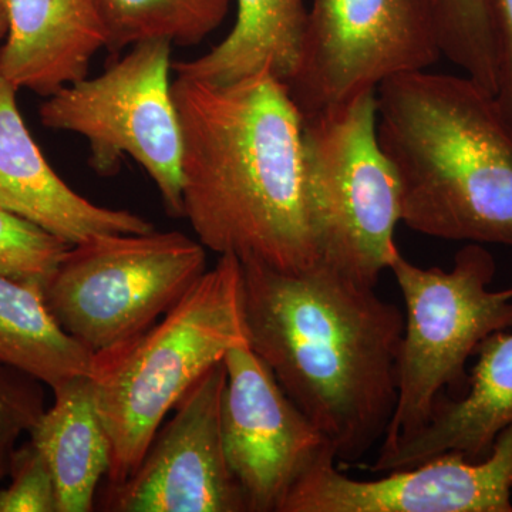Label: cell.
<instances>
[{
    "mask_svg": "<svg viewBox=\"0 0 512 512\" xmlns=\"http://www.w3.org/2000/svg\"><path fill=\"white\" fill-rule=\"evenodd\" d=\"M241 265L249 348L325 434L336 461L362 460L396 407L404 313L320 261L301 271Z\"/></svg>",
    "mask_w": 512,
    "mask_h": 512,
    "instance_id": "1",
    "label": "cell"
},
{
    "mask_svg": "<svg viewBox=\"0 0 512 512\" xmlns=\"http://www.w3.org/2000/svg\"><path fill=\"white\" fill-rule=\"evenodd\" d=\"M184 218L198 241L278 271L319 262L303 188V116L271 73L215 84L177 76Z\"/></svg>",
    "mask_w": 512,
    "mask_h": 512,
    "instance_id": "2",
    "label": "cell"
},
{
    "mask_svg": "<svg viewBox=\"0 0 512 512\" xmlns=\"http://www.w3.org/2000/svg\"><path fill=\"white\" fill-rule=\"evenodd\" d=\"M377 140L402 222L427 237L512 247V131L468 76L397 74L376 90Z\"/></svg>",
    "mask_w": 512,
    "mask_h": 512,
    "instance_id": "3",
    "label": "cell"
},
{
    "mask_svg": "<svg viewBox=\"0 0 512 512\" xmlns=\"http://www.w3.org/2000/svg\"><path fill=\"white\" fill-rule=\"evenodd\" d=\"M242 346H249L242 265L227 254L146 332L93 356L89 376L110 443L107 487L136 471L178 400Z\"/></svg>",
    "mask_w": 512,
    "mask_h": 512,
    "instance_id": "4",
    "label": "cell"
},
{
    "mask_svg": "<svg viewBox=\"0 0 512 512\" xmlns=\"http://www.w3.org/2000/svg\"><path fill=\"white\" fill-rule=\"evenodd\" d=\"M389 271L402 292L404 329L397 403L379 453L419 433L444 393H463L467 360L488 336L512 328V288H490L497 265L484 245H464L450 269L421 268L397 248Z\"/></svg>",
    "mask_w": 512,
    "mask_h": 512,
    "instance_id": "5",
    "label": "cell"
},
{
    "mask_svg": "<svg viewBox=\"0 0 512 512\" xmlns=\"http://www.w3.org/2000/svg\"><path fill=\"white\" fill-rule=\"evenodd\" d=\"M303 188L319 261L376 288L397 249L400 185L377 140L376 90L303 117Z\"/></svg>",
    "mask_w": 512,
    "mask_h": 512,
    "instance_id": "6",
    "label": "cell"
},
{
    "mask_svg": "<svg viewBox=\"0 0 512 512\" xmlns=\"http://www.w3.org/2000/svg\"><path fill=\"white\" fill-rule=\"evenodd\" d=\"M205 272L204 245L181 232L97 235L67 249L42 293L94 356L146 332Z\"/></svg>",
    "mask_w": 512,
    "mask_h": 512,
    "instance_id": "7",
    "label": "cell"
},
{
    "mask_svg": "<svg viewBox=\"0 0 512 512\" xmlns=\"http://www.w3.org/2000/svg\"><path fill=\"white\" fill-rule=\"evenodd\" d=\"M173 45L164 40L130 47L93 79L67 84L40 106L49 130L83 137L90 165L117 173L124 157L150 175L171 217H184L181 194L183 133L173 96Z\"/></svg>",
    "mask_w": 512,
    "mask_h": 512,
    "instance_id": "8",
    "label": "cell"
},
{
    "mask_svg": "<svg viewBox=\"0 0 512 512\" xmlns=\"http://www.w3.org/2000/svg\"><path fill=\"white\" fill-rule=\"evenodd\" d=\"M436 0H312L286 86L303 117L441 59Z\"/></svg>",
    "mask_w": 512,
    "mask_h": 512,
    "instance_id": "9",
    "label": "cell"
},
{
    "mask_svg": "<svg viewBox=\"0 0 512 512\" xmlns=\"http://www.w3.org/2000/svg\"><path fill=\"white\" fill-rule=\"evenodd\" d=\"M224 363L221 427L229 468L248 512H281L296 481L335 453L254 350H229Z\"/></svg>",
    "mask_w": 512,
    "mask_h": 512,
    "instance_id": "10",
    "label": "cell"
},
{
    "mask_svg": "<svg viewBox=\"0 0 512 512\" xmlns=\"http://www.w3.org/2000/svg\"><path fill=\"white\" fill-rule=\"evenodd\" d=\"M224 359L215 363L175 404L136 471L107 487L104 510L114 512H248L222 440Z\"/></svg>",
    "mask_w": 512,
    "mask_h": 512,
    "instance_id": "11",
    "label": "cell"
},
{
    "mask_svg": "<svg viewBox=\"0 0 512 512\" xmlns=\"http://www.w3.org/2000/svg\"><path fill=\"white\" fill-rule=\"evenodd\" d=\"M362 481L328 454L293 485L281 512H512V426L483 460L458 451Z\"/></svg>",
    "mask_w": 512,
    "mask_h": 512,
    "instance_id": "12",
    "label": "cell"
},
{
    "mask_svg": "<svg viewBox=\"0 0 512 512\" xmlns=\"http://www.w3.org/2000/svg\"><path fill=\"white\" fill-rule=\"evenodd\" d=\"M16 93L0 73V208L70 247L97 235L153 231L146 218L101 207L64 183L30 134Z\"/></svg>",
    "mask_w": 512,
    "mask_h": 512,
    "instance_id": "13",
    "label": "cell"
},
{
    "mask_svg": "<svg viewBox=\"0 0 512 512\" xmlns=\"http://www.w3.org/2000/svg\"><path fill=\"white\" fill-rule=\"evenodd\" d=\"M9 30L0 73L16 90L49 97L87 77L106 49L100 0H6Z\"/></svg>",
    "mask_w": 512,
    "mask_h": 512,
    "instance_id": "14",
    "label": "cell"
},
{
    "mask_svg": "<svg viewBox=\"0 0 512 512\" xmlns=\"http://www.w3.org/2000/svg\"><path fill=\"white\" fill-rule=\"evenodd\" d=\"M464 392L441 396L426 426L393 450L377 454L372 471L389 473L458 451L483 460L512 426V332L498 330L478 346Z\"/></svg>",
    "mask_w": 512,
    "mask_h": 512,
    "instance_id": "15",
    "label": "cell"
},
{
    "mask_svg": "<svg viewBox=\"0 0 512 512\" xmlns=\"http://www.w3.org/2000/svg\"><path fill=\"white\" fill-rule=\"evenodd\" d=\"M55 402L30 430L55 478L59 512L93 511L100 480L110 468V443L89 375L53 389Z\"/></svg>",
    "mask_w": 512,
    "mask_h": 512,
    "instance_id": "16",
    "label": "cell"
},
{
    "mask_svg": "<svg viewBox=\"0 0 512 512\" xmlns=\"http://www.w3.org/2000/svg\"><path fill=\"white\" fill-rule=\"evenodd\" d=\"M305 0H237L231 32L210 52L174 63L177 76L225 84L268 72L285 84L301 59Z\"/></svg>",
    "mask_w": 512,
    "mask_h": 512,
    "instance_id": "17",
    "label": "cell"
},
{
    "mask_svg": "<svg viewBox=\"0 0 512 512\" xmlns=\"http://www.w3.org/2000/svg\"><path fill=\"white\" fill-rule=\"evenodd\" d=\"M93 355L47 309L42 288L0 275V365L55 389L90 375Z\"/></svg>",
    "mask_w": 512,
    "mask_h": 512,
    "instance_id": "18",
    "label": "cell"
},
{
    "mask_svg": "<svg viewBox=\"0 0 512 512\" xmlns=\"http://www.w3.org/2000/svg\"><path fill=\"white\" fill-rule=\"evenodd\" d=\"M111 55L164 40L194 46L220 28L232 0H100Z\"/></svg>",
    "mask_w": 512,
    "mask_h": 512,
    "instance_id": "19",
    "label": "cell"
},
{
    "mask_svg": "<svg viewBox=\"0 0 512 512\" xmlns=\"http://www.w3.org/2000/svg\"><path fill=\"white\" fill-rule=\"evenodd\" d=\"M441 56L495 96L497 56L485 0H436Z\"/></svg>",
    "mask_w": 512,
    "mask_h": 512,
    "instance_id": "20",
    "label": "cell"
},
{
    "mask_svg": "<svg viewBox=\"0 0 512 512\" xmlns=\"http://www.w3.org/2000/svg\"><path fill=\"white\" fill-rule=\"evenodd\" d=\"M70 245L0 208V275L45 286Z\"/></svg>",
    "mask_w": 512,
    "mask_h": 512,
    "instance_id": "21",
    "label": "cell"
},
{
    "mask_svg": "<svg viewBox=\"0 0 512 512\" xmlns=\"http://www.w3.org/2000/svg\"><path fill=\"white\" fill-rule=\"evenodd\" d=\"M42 384L20 370L0 365V484L9 476L19 440L46 410Z\"/></svg>",
    "mask_w": 512,
    "mask_h": 512,
    "instance_id": "22",
    "label": "cell"
},
{
    "mask_svg": "<svg viewBox=\"0 0 512 512\" xmlns=\"http://www.w3.org/2000/svg\"><path fill=\"white\" fill-rule=\"evenodd\" d=\"M9 477L0 488V512H59L55 478L32 441L16 448Z\"/></svg>",
    "mask_w": 512,
    "mask_h": 512,
    "instance_id": "23",
    "label": "cell"
},
{
    "mask_svg": "<svg viewBox=\"0 0 512 512\" xmlns=\"http://www.w3.org/2000/svg\"><path fill=\"white\" fill-rule=\"evenodd\" d=\"M485 8L497 56L495 101L512 131V0H485Z\"/></svg>",
    "mask_w": 512,
    "mask_h": 512,
    "instance_id": "24",
    "label": "cell"
},
{
    "mask_svg": "<svg viewBox=\"0 0 512 512\" xmlns=\"http://www.w3.org/2000/svg\"><path fill=\"white\" fill-rule=\"evenodd\" d=\"M9 30L8 8H6V0H0V42L6 39Z\"/></svg>",
    "mask_w": 512,
    "mask_h": 512,
    "instance_id": "25",
    "label": "cell"
}]
</instances>
